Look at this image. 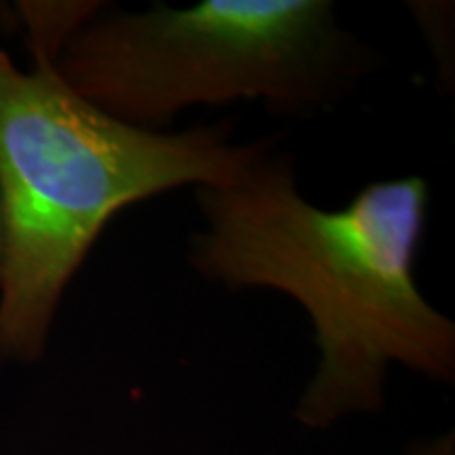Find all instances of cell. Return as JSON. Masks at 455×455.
Listing matches in <instances>:
<instances>
[{
  "label": "cell",
  "instance_id": "cell-7",
  "mask_svg": "<svg viewBox=\"0 0 455 455\" xmlns=\"http://www.w3.org/2000/svg\"><path fill=\"white\" fill-rule=\"evenodd\" d=\"M4 13H9V9H3V4H0V20H3Z\"/></svg>",
  "mask_w": 455,
  "mask_h": 455
},
{
  "label": "cell",
  "instance_id": "cell-2",
  "mask_svg": "<svg viewBox=\"0 0 455 455\" xmlns=\"http://www.w3.org/2000/svg\"><path fill=\"white\" fill-rule=\"evenodd\" d=\"M261 144H236L226 124L175 133L121 123L55 68L26 72L0 49V363L41 361L68 284L114 215L181 186L226 184Z\"/></svg>",
  "mask_w": 455,
  "mask_h": 455
},
{
  "label": "cell",
  "instance_id": "cell-3",
  "mask_svg": "<svg viewBox=\"0 0 455 455\" xmlns=\"http://www.w3.org/2000/svg\"><path fill=\"white\" fill-rule=\"evenodd\" d=\"M365 64V49L327 0H204L138 13L104 9L66 44L55 72L108 116L167 131L192 106L321 110Z\"/></svg>",
  "mask_w": 455,
  "mask_h": 455
},
{
  "label": "cell",
  "instance_id": "cell-1",
  "mask_svg": "<svg viewBox=\"0 0 455 455\" xmlns=\"http://www.w3.org/2000/svg\"><path fill=\"white\" fill-rule=\"evenodd\" d=\"M195 192L204 226L188 244L192 268L232 291L275 289L310 318L318 365L293 409L299 426L382 411L395 363L453 384L455 325L415 278L422 178L373 181L346 207L321 209L299 192L293 161L264 141L235 178Z\"/></svg>",
  "mask_w": 455,
  "mask_h": 455
},
{
  "label": "cell",
  "instance_id": "cell-6",
  "mask_svg": "<svg viewBox=\"0 0 455 455\" xmlns=\"http://www.w3.org/2000/svg\"><path fill=\"white\" fill-rule=\"evenodd\" d=\"M4 258H7V230H4L3 198H0V281H3V272H4Z\"/></svg>",
  "mask_w": 455,
  "mask_h": 455
},
{
  "label": "cell",
  "instance_id": "cell-4",
  "mask_svg": "<svg viewBox=\"0 0 455 455\" xmlns=\"http://www.w3.org/2000/svg\"><path fill=\"white\" fill-rule=\"evenodd\" d=\"M106 7L95 0H20L11 17L26 34L34 66L55 68L66 44Z\"/></svg>",
  "mask_w": 455,
  "mask_h": 455
},
{
  "label": "cell",
  "instance_id": "cell-5",
  "mask_svg": "<svg viewBox=\"0 0 455 455\" xmlns=\"http://www.w3.org/2000/svg\"><path fill=\"white\" fill-rule=\"evenodd\" d=\"M411 13L418 20V24L422 26V32L428 41L432 53H435L436 61H439V70L445 78L453 76V44H451V15L453 9L451 4L445 3H413L409 4Z\"/></svg>",
  "mask_w": 455,
  "mask_h": 455
}]
</instances>
